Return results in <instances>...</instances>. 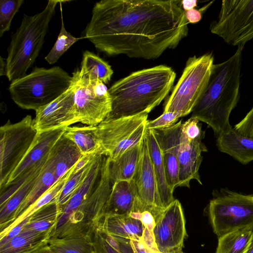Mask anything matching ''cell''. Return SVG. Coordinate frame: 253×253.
Listing matches in <instances>:
<instances>
[{
    "instance_id": "obj_6",
    "label": "cell",
    "mask_w": 253,
    "mask_h": 253,
    "mask_svg": "<svg viewBox=\"0 0 253 253\" xmlns=\"http://www.w3.org/2000/svg\"><path fill=\"white\" fill-rule=\"evenodd\" d=\"M214 64L212 52L189 57L164 112H179L182 117L191 113L207 88Z\"/></svg>"
},
{
    "instance_id": "obj_46",
    "label": "cell",
    "mask_w": 253,
    "mask_h": 253,
    "mask_svg": "<svg viewBox=\"0 0 253 253\" xmlns=\"http://www.w3.org/2000/svg\"><path fill=\"white\" fill-rule=\"evenodd\" d=\"M182 7L184 11H188L197 6V0H184L181 1Z\"/></svg>"
},
{
    "instance_id": "obj_39",
    "label": "cell",
    "mask_w": 253,
    "mask_h": 253,
    "mask_svg": "<svg viewBox=\"0 0 253 253\" xmlns=\"http://www.w3.org/2000/svg\"><path fill=\"white\" fill-rule=\"evenodd\" d=\"M234 129L242 135L253 138V106Z\"/></svg>"
},
{
    "instance_id": "obj_44",
    "label": "cell",
    "mask_w": 253,
    "mask_h": 253,
    "mask_svg": "<svg viewBox=\"0 0 253 253\" xmlns=\"http://www.w3.org/2000/svg\"><path fill=\"white\" fill-rule=\"evenodd\" d=\"M96 155L88 154L83 155L74 166L73 172H76L81 170L86 166Z\"/></svg>"
},
{
    "instance_id": "obj_10",
    "label": "cell",
    "mask_w": 253,
    "mask_h": 253,
    "mask_svg": "<svg viewBox=\"0 0 253 253\" xmlns=\"http://www.w3.org/2000/svg\"><path fill=\"white\" fill-rule=\"evenodd\" d=\"M74 101L80 123L97 126L111 111V99L105 84L98 79L82 73H73Z\"/></svg>"
},
{
    "instance_id": "obj_50",
    "label": "cell",
    "mask_w": 253,
    "mask_h": 253,
    "mask_svg": "<svg viewBox=\"0 0 253 253\" xmlns=\"http://www.w3.org/2000/svg\"><path fill=\"white\" fill-rule=\"evenodd\" d=\"M184 253L182 251H177V252H172V253Z\"/></svg>"
},
{
    "instance_id": "obj_20",
    "label": "cell",
    "mask_w": 253,
    "mask_h": 253,
    "mask_svg": "<svg viewBox=\"0 0 253 253\" xmlns=\"http://www.w3.org/2000/svg\"><path fill=\"white\" fill-rule=\"evenodd\" d=\"M216 146L242 164L253 161V138L242 135L233 128L217 137Z\"/></svg>"
},
{
    "instance_id": "obj_30",
    "label": "cell",
    "mask_w": 253,
    "mask_h": 253,
    "mask_svg": "<svg viewBox=\"0 0 253 253\" xmlns=\"http://www.w3.org/2000/svg\"><path fill=\"white\" fill-rule=\"evenodd\" d=\"M42 170L26 182L3 205L0 206L1 226L7 222L26 198L32 190Z\"/></svg>"
},
{
    "instance_id": "obj_19",
    "label": "cell",
    "mask_w": 253,
    "mask_h": 253,
    "mask_svg": "<svg viewBox=\"0 0 253 253\" xmlns=\"http://www.w3.org/2000/svg\"><path fill=\"white\" fill-rule=\"evenodd\" d=\"M137 196V189L133 179L113 183L103 211L104 216L129 215Z\"/></svg>"
},
{
    "instance_id": "obj_9",
    "label": "cell",
    "mask_w": 253,
    "mask_h": 253,
    "mask_svg": "<svg viewBox=\"0 0 253 253\" xmlns=\"http://www.w3.org/2000/svg\"><path fill=\"white\" fill-rule=\"evenodd\" d=\"M148 114L106 120L97 126V133L103 151L110 161L142 142L146 133Z\"/></svg>"
},
{
    "instance_id": "obj_14",
    "label": "cell",
    "mask_w": 253,
    "mask_h": 253,
    "mask_svg": "<svg viewBox=\"0 0 253 253\" xmlns=\"http://www.w3.org/2000/svg\"><path fill=\"white\" fill-rule=\"evenodd\" d=\"M205 135L189 139L180 134L178 150L179 163L178 186L190 187L192 179L202 184L199 170L202 161V153L207 148L202 140Z\"/></svg>"
},
{
    "instance_id": "obj_27",
    "label": "cell",
    "mask_w": 253,
    "mask_h": 253,
    "mask_svg": "<svg viewBox=\"0 0 253 253\" xmlns=\"http://www.w3.org/2000/svg\"><path fill=\"white\" fill-rule=\"evenodd\" d=\"M73 169L74 167L57 181L48 191L31 205L21 216L8 224V226L1 230L0 238L7 234L14 226L17 225L23 220L31 217L42 207L50 203L56 201L57 196L66 181L72 175Z\"/></svg>"
},
{
    "instance_id": "obj_26",
    "label": "cell",
    "mask_w": 253,
    "mask_h": 253,
    "mask_svg": "<svg viewBox=\"0 0 253 253\" xmlns=\"http://www.w3.org/2000/svg\"><path fill=\"white\" fill-rule=\"evenodd\" d=\"M64 135L76 144L83 155H104L97 136V126H68Z\"/></svg>"
},
{
    "instance_id": "obj_3",
    "label": "cell",
    "mask_w": 253,
    "mask_h": 253,
    "mask_svg": "<svg viewBox=\"0 0 253 253\" xmlns=\"http://www.w3.org/2000/svg\"><path fill=\"white\" fill-rule=\"evenodd\" d=\"M243 49L238 47L226 61L214 64L207 88L191 112V118L206 123L217 137L232 128L229 117L240 97Z\"/></svg>"
},
{
    "instance_id": "obj_2",
    "label": "cell",
    "mask_w": 253,
    "mask_h": 253,
    "mask_svg": "<svg viewBox=\"0 0 253 253\" xmlns=\"http://www.w3.org/2000/svg\"><path fill=\"white\" fill-rule=\"evenodd\" d=\"M176 77L161 65L139 70L115 82L109 89L111 111L105 119L148 114L167 97Z\"/></svg>"
},
{
    "instance_id": "obj_38",
    "label": "cell",
    "mask_w": 253,
    "mask_h": 253,
    "mask_svg": "<svg viewBox=\"0 0 253 253\" xmlns=\"http://www.w3.org/2000/svg\"><path fill=\"white\" fill-rule=\"evenodd\" d=\"M181 134L189 139H194L205 135L201 124L196 118H190L181 125Z\"/></svg>"
},
{
    "instance_id": "obj_34",
    "label": "cell",
    "mask_w": 253,
    "mask_h": 253,
    "mask_svg": "<svg viewBox=\"0 0 253 253\" xmlns=\"http://www.w3.org/2000/svg\"><path fill=\"white\" fill-rule=\"evenodd\" d=\"M81 39L73 37L65 30L62 16L60 33L53 46L45 57V60L50 64L55 63L71 45Z\"/></svg>"
},
{
    "instance_id": "obj_23",
    "label": "cell",
    "mask_w": 253,
    "mask_h": 253,
    "mask_svg": "<svg viewBox=\"0 0 253 253\" xmlns=\"http://www.w3.org/2000/svg\"><path fill=\"white\" fill-rule=\"evenodd\" d=\"M104 232L114 237L139 240L143 236L142 222L130 215L105 216Z\"/></svg>"
},
{
    "instance_id": "obj_32",
    "label": "cell",
    "mask_w": 253,
    "mask_h": 253,
    "mask_svg": "<svg viewBox=\"0 0 253 253\" xmlns=\"http://www.w3.org/2000/svg\"><path fill=\"white\" fill-rule=\"evenodd\" d=\"M96 156V155H95ZM77 172L72 173L57 196L56 202L60 207L64 206L85 180L94 158Z\"/></svg>"
},
{
    "instance_id": "obj_47",
    "label": "cell",
    "mask_w": 253,
    "mask_h": 253,
    "mask_svg": "<svg viewBox=\"0 0 253 253\" xmlns=\"http://www.w3.org/2000/svg\"><path fill=\"white\" fill-rule=\"evenodd\" d=\"M6 62L4 59L0 56V75H6Z\"/></svg>"
},
{
    "instance_id": "obj_37",
    "label": "cell",
    "mask_w": 253,
    "mask_h": 253,
    "mask_svg": "<svg viewBox=\"0 0 253 253\" xmlns=\"http://www.w3.org/2000/svg\"><path fill=\"white\" fill-rule=\"evenodd\" d=\"M180 117H182V115L179 112H164L157 118L153 120H148L146 124V128L162 129L169 128L174 125Z\"/></svg>"
},
{
    "instance_id": "obj_8",
    "label": "cell",
    "mask_w": 253,
    "mask_h": 253,
    "mask_svg": "<svg viewBox=\"0 0 253 253\" xmlns=\"http://www.w3.org/2000/svg\"><path fill=\"white\" fill-rule=\"evenodd\" d=\"M38 134L29 115L16 123L8 120L0 127V188L22 161Z\"/></svg>"
},
{
    "instance_id": "obj_42",
    "label": "cell",
    "mask_w": 253,
    "mask_h": 253,
    "mask_svg": "<svg viewBox=\"0 0 253 253\" xmlns=\"http://www.w3.org/2000/svg\"><path fill=\"white\" fill-rule=\"evenodd\" d=\"M52 253H84L77 245L73 244H58L49 248Z\"/></svg>"
},
{
    "instance_id": "obj_41",
    "label": "cell",
    "mask_w": 253,
    "mask_h": 253,
    "mask_svg": "<svg viewBox=\"0 0 253 253\" xmlns=\"http://www.w3.org/2000/svg\"><path fill=\"white\" fill-rule=\"evenodd\" d=\"M31 217L28 218L22 221L20 223L17 225L12 228L9 232L5 236L0 238V247H2L7 242H8L11 239L19 234L22 230L25 225L29 222Z\"/></svg>"
},
{
    "instance_id": "obj_40",
    "label": "cell",
    "mask_w": 253,
    "mask_h": 253,
    "mask_svg": "<svg viewBox=\"0 0 253 253\" xmlns=\"http://www.w3.org/2000/svg\"><path fill=\"white\" fill-rule=\"evenodd\" d=\"M104 235L108 243L120 253H136L130 243L129 239L114 237L106 233Z\"/></svg>"
},
{
    "instance_id": "obj_29",
    "label": "cell",
    "mask_w": 253,
    "mask_h": 253,
    "mask_svg": "<svg viewBox=\"0 0 253 253\" xmlns=\"http://www.w3.org/2000/svg\"><path fill=\"white\" fill-rule=\"evenodd\" d=\"M80 71L98 79L105 84L109 82L113 74L111 66L107 62L87 50L83 54Z\"/></svg>"
},
{
    "instance_id": "obj_33",
    "label": "cell",
    "mask_w": 253,
    "mask_h": 253,
    "mask_svg": "<svg viewBox=\"0 0 253 253\" xmlns=\"http://www.w3.org/2000/svg\"><path fill=\"white\" fill-rule=\"evenodd\" d=\"M42 232L23 228L20 233L0 247V253H21L32 246Z\"/></svg>"
},
{
    "instance_id": "obj_25",
    "label": "cell",
    "mask_w": 253,
    "mask_h": 253,
    "mask_svg": "<svg viewBox=\"0 0 253 253\" xmlns=\"http://www.w3.org/2000/svg\"><path fill=\"white\" fill-rule=\"evenodd\" d=\"M142 143L143 141L125 152L115 160H110L109 170L113 183L133 178L139 164Z\"/></svg>"
},
{
    "instance_id": "obj_17",
    "label": "cell",
    "mask_w": 253,
    "mask_h": 253,
    "mask_svg": "<svg viewBox=\"0 0 253 253\" xmlns=\"http://www.w3.org/2000/svg\"><path fill=\"white\" fill-rule=\"evenodd\" d=\"M135 182L138 197L145 204L162 209L156 176L150 156L147 141L143 140L139 164L133 178Z\"/></svg>"
},
{
    "instance_id": "obj_35",
    "label": "cell",
    "mask_w": 253,
    "mask_h": 253,
    "mask_svg": "<svg viewBox=\"0 0 253 253\" xmlns=\"http://www.w3.org/2000/svg\"><path fill=\"white\" fill-rule=\"evenodd\" d=\"M24 2L23 0H0V37L9 31L14 16Z\"/></svg>"
},
{
    "instance_id": "obj_11",
    "label": "cell",
    "mask_w": 253,
    "mask_h": 253,
    "mask_svg": "<svg viewBox=\"0 0 253 253\" xmlns=\"http://www.w3.org/2000/svg\"><path fill=\"white\" fill-rule=\"evenodd\" d=\"M210 30L227 44L244 48L253 40V0H222Z\"/></svg>"
},
{
    "instance_id": "obj_48",
    "label": "cell",
    "mask_w": 253,
    "mask_h": 253,
    "mask_svg": "<svg viewBox=\"0 0 253 253\" xmlns=\"http://www.w3.org/2000/svg\"><path fill=\"white\" fill-rule=\"evenodd\" d=\"M33 253H52L49 249H42L37 251Z\"/></svg>"
},
{
    "instance_id": "obj_16",
    "label": "cell",
    "mask_w": 253,
    "mask_h": 253,
    "mask_svg": "<svg viewBox=\"0 0 253 253\" xmlns=\"http://www.w3.org/2000/svg\"><path fill=\"white\" fill-rule=\"evenodd\" d=\"M181 125L180 121L169 128L152 129L161 151L167 182L172 192L178 184V150Z\"/></svg>"
},
{
    "instance_id": "obj_45",
    "label": "cell",
    "mask_w": 253,
    "mask_h": 253,
    "mask_svg": "<svg viewBox=\"0 0 253 253\" xmlns=\"http://www.w3.org/2000/svg\"><path fill=\"white\" fill-rule=\"evenodd\" d=\"M185 14L189 23H196L199 22L202 18L201 12L195 9L185 11Z\"/></svg>"
},
{
    "instance_id": "obj_12",
    "label": "cell",
    "mask_w": 253,
    "mask_h": 253,
    "mask_svg": "<svg viewBox=\"0 0 253 253\" xmlns=\"http://www.w3.org/2000/svg\"><path fill=\"white\" fill-rule=\"evenodd\" d=\"M153 234L160 253L182 251L187 234L183 210L178 200H174L155 221Z\"/></svg>"
},
{
    "instance_id": "obj_4",
    "label": "cell",
    "mask_w": 253,
    "mask_h": 253,
    "mask_svg": "<svg viewBox=\"0 0 253 253\" xmlns=\"http://www.w3.org/2000/svg\"><path fill=\"white\" fill-rule=\"evenodd\" d=\"M60 0H49L44 9L33 16L23 15L8 48L6 76L11 82L27 75L42 47L49 23Z\"/></svg>"
},
{
    "instance_id": "obj_5",
    "label": "cell",
    "mask_w": 253,
    "mask_h": 253,
    "mask_svg": "<svg viewBox=\"0 0 253 253\" xmlns=\"http://www.w3.org/2000/svg\"><path fill=\"white\" fill-rule=\"evenodd\" d=\"M72 82V76L60 67L36 68L11 82L8 90L12 100L19 107L36 111L65 92Z\"/></svg>"
},
{
    "instance_id": "obj_13",
    "label": "cell",
    "mask_w": 253,
    "mask_h": 253,
    "mask_svg": "<svg viewBox=\"0 0 253 253\" xmlns=\"http://www.w3.org/2000/svg\"><path fill=\"white\" fill-rule=\"evenodd\" d=\"M74 91L72 82L70 87L60 96L35 111L33 125L38 133L80 122L75 105Z\"/></svg>"
},
{
    "instance_id": "obj_43",
    "label": "cell",
    "mask_w": 253,
    "mask_h": 253,
    "mask_svg": "<svg viewBox=\"0 0 253 253\" xmlns=\"http://www.w3.org/2000/svg\"><path fill=\"white\" fill-rule=\"evenodd\" d=\"M98 253H120L110 246L105 240L104 235H98Z\"/></svg>"
},
{
    "instance_id": "obj_18",
    "label": "cell",
    "mask_w": 253,
    "mask_h": 253,
    "mask_svg": "<svg viewBox=\"0 0 253 253\" xmlns=\"http://www.w3.org/2000/svg\"><path fill=\"white\" fill-rule=\"evenodd\" d=\"M104 156L103 155H96L94 157L91 167L85 180L62 207L61 214L58 218L56 225V229L64 225L71 215L80 208L84 201L94 189L99 178Z\"/></svg>"
},
{
    "instance_id": "obj_49",
    "label": "cell",
    "mask_w": 253,
    "mask_h": 253,
    "mask_svg": "<svg viewBox=\"0 0 253 253\" xmlns=\"http://www.w3.org/2000/svg\"><path fill=\"white\" fill-rule=\"evenodd\" d=\"M247 253H253V238Z\"/></svg>"
},
{
    "instance_id": "obj_28",
    "label": "cell",
    "mask_w": 253,
    "mask_h": 253,
    "mask_svg": "<svg viewBox=\"0 0 253 253\" xmlns=\"http://www.w3.org/2000/svg\"><path fill=\"white\" fill-rule=\"evenodd\" d=\"M253 238V228L235 231L218 238L215 253H247Z\"/></svg>"
},
{
    "instance_id": "obj_1",
    "label": "cell",
    "mask_w": 253,
    "mask_h": 253,
    "mask_svg": "<svg viewBox=\"0 0 253 253\" xmlns=\"http://www.w3.org/2000/svg\"><path fill=\"white\" fill-rule=\"evenodd\" d=\"M181 1L102 0L92 11L85 37L109 56L156 59L187 36Z\"/></svg>"
},
{
    "instance_id": "obj_24",
    "label": "cell",
    "mask_w": 253,
    "mask_h": 253,
    "mask_svg": "<svg viewBox=\"0 0 253 253\" xmlns=\"http://www.w3.org/2000/svg\"><path fill=\"white\" fill-rule=\"evenodd\" d=\"M57 181L58 180L56 178L53 162L49 155L47 161L39 174L32 190L9 219L10 220L8 221L10 223L21 216Z\"/></svg>"
},
{
    "instance_id": "obj_7",
    "label": "cell",
    "mask_w": 253,
    "mask_h": 253,
    "mask_svg": "<svg viewBox=\"0 0 253 253\" xmlns=\"http://www.w3.org/2000/svg\"><path fill=\"white\" fill-rule=\"evenodd\" d=\"M208 211L218 238L228 233L253 228V195L221 188L214 191Z\"/></svg>"
},
{
    "instance_id": "obj_15",
    "label": "cell",
    "mask_w": 253,
    "mask_h": 253,
    "mask_svg": "<svg viewBox=\"0 0 253 253\" xmlns=\"http://www.w3.org/2000/svg\"><path fill=\"white\" fill-rule=\"evenodd\" d=\"M66 127L59 128L38 133L31 149L13 172L5 184L24 175L32 172L43 166L47 162L52 148L64 133Z\"/></svg>"
},
{
    "instance_id": "obj_36",
    "label": "cell",
    "mask_w": 253,
    "mask_h": 253,
    "mask_svg": "<svg viewBox=\"0 0 253 253\" xmlns=\"http://www.w3.org/2000/svg\"><path fill=\"white\" fill-rule=\"evenodd\" d=\"M129 242L136 253H160L155 243L153 233L145 227L141 239H129Z\"/></svg>"
},
{
    "instance_id": "obj_21",
    "label": "cell",
    "mask_w": 253,
    "mask_h": 253,
    "mask_svg": "<svg viewBox=\"0 0 253 253\" xmlns=\"http://www.w3.org/2000/svg\"><path fill=\"white\" fill-rule=\"evenodd\" d=\"M145 138L156 176L161 203L163 208L166 209L174 199L173 192L167 182L161 151L152 129H146Z\"/></svg>"
},
{
    "instance_id": "obj_22",
    "label": "cell",
    "mask_w": 253,
    "mask_h": 253,
    "mask_svg": "<svg viewBox=\"0 0 253 253\" xmlns=\"http://www.w3.org/2000/svg\"><path fill=\"white\" fill-rule=\"evenodd\" d=\"M82 156L76 144L63 134L49 154L56 180H58L71 169Z\"/></svg>"
},
{
    "instance_id": "obj_31",
    "label": "cell",
    "mask_w": 253,
    "mask_h": 253,
    "mask_svg": "<svg viewBox=\"0 0 253 253\" xmlns=\"http://www.w3.org/2000/svg\"><path fill=\"white\" fill-rule=\"evenodd\" d=\"M60 208L56 201L49 203L34 213L23 228L39 232L46 230L52 225Z\"/></svg>"
}]
</instances>
